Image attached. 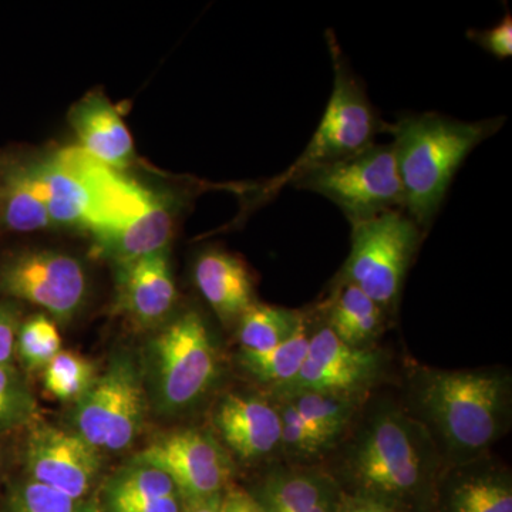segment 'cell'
<instances>
[{
	"label": "cell",
	"instance_id": "obj_2",
	"mask_svg": "<svg viewBox=\"0 0 512 512\" xmlns=\"http://www.w3.org/2000/svg\"><path fill=\"white\" fill-rule=\"evenodd\" d=\"M340 473L369 503L400 501L426 491L444 466L429 431L412 414L380 403L363 416L338 457Z\"/></svg>",
	"mask_w": 512,
	"mask_h": 512
},
{
	"label": "cell",
	"instance_id": "obj_18",
	"mask_svg": "<svg viewBox=\"0 0 512 512\" xmlns=\"http://www.w3.org/2000/svg\"><path fill=\"white\" fill-rule=\"evenodd\" d=\"M194 281L222 322L237 323L255 301L254 279L247 265L221 249H208L194 265Z\"/></svg>",
	"mask_w": 512,
	"mask_h": 512
},
{
	"label": "cell",
	"instance_id": "obj_23",
	"mask_svg": "<svg viewBox=\"0 0 512 512\" xmlns=\"http://www.w3.org/2000/svg\"><path fill=\"white\" fill-rule=\"evenodd\" d=\"M237 325L242 353H264L295 336L306 320L302 312L254 302Z\"/></svg>",
	"mask_w": 512,
	"mask_h": 512
},
{
	"label": "cell",
	"instance_id": "obj_21",
	"mask_svg": "<svg viewBox=\"0 0 512 512\" xmlns=\"http://www.w3.org/2000/svg\"><path fill=\"white\" fill-rule=\"evenodd\" d=\"M386 312L362 289L339 279L325 305V325L346 345L370 348L379 338Z\"/></svg>",
	"mask_w": 512,
	"mask_h": 512
},
{
	"label": "cell",
	"instance_id": "obj_37",
	"mask_svg": "<svg viewBox=\"0 0 512 512\" xmlns=\"http://www.w3.org/2000/svg\"><path fill=\"white\" fill-rule=\"evenodd\" d=\"M342 512H389L386 508L380 507V505L369 503V501H359V503H352L345 505Z\"/></svg>",
	"mask_w": 512,
	"mask_h": 512
},
{
	"label": "cell",
	"instance_id": "obj_1",
	"mask_svg": "<svg viewBox=\"0 0 512 512\" xmlns=\"http://www.w3.org/2000/svg\"><path fill=\"white\" fill-rule=\"evenodd\" d=\"M409 413L429 431L446 466L477 460L510 426V376L500 370H416Z\"/></svg>",
	"mask_w": 512,
	"mask_h": 512
},
{
	"label": "cell",
	"instance_id": "obj_6",
	"mask_svg": "<svg viewBox=\"0 0 512 512\" xmlns=\"http://www.w3.org/2000/svg\"><path fill=\"white\" fill-rule=\"evenodd\" d=\"M423 235L399 210L352 225V249L339 279L362 289L386 315L392 313Z\"/></svg>",
	"mask_w": 512,
	"mask_h": 512
},
{
	"label": "cell",
	"instance_id": "obj_9",
	"mask_svg": "<svg viewBox=\"0 0 512 512\" xmlns=\"http://www.w3.org/2000/svg\"><path fill=\"white\" fill-rule=\"evenodd\" d=\"M146 417L143 376L130 356H117L74 407V431L97 450H126Z\"/></svg>",
	"mask_w": 512,
	"mask_h": 512
},
{
	"label": "cell",
	"instance_id": "obj_3",
	"mask_svg": "<svg viewBox=\"0 0 512 512\" xmlns=\"http://www.w3.org/2000/svg\"><path fill=\"white\" fill-rule=\"evenodd\" d=\"M505 119L461 121L436 113L406 116L390 127L403 185V211L426 232L458 168Z\"/></svg>",
	"mask_w": 512,
	"mask_h": 512
},
{
	"label": "cell",
	"instance_id": "obj_7",
	"mask_svg": "<svg viewBox=\"0 0 512 512\" xmlns=\"http://www.w3.org/2000/svg\"><path fill=\"white\" fill-rule=\"evenodd\" d=\"M292 185L328 198L350 225L386 212L403 211V185L392 143L372 144L353 156L302 175Z\"/></svg>",
	"mask_w": 512,
	"mask_h": 512
},
{
	"label": "cell",
	"instance_id": "obj_24",
	"mask_svg": "<svg viewBox=\"0 0 512 512\" xmlns=\"http://www.w3.org/2000/svg\"><path fill=\"white\" fill-rule=\"evenodd\" d=\"M175 495L183 494L168 474L136 460L117 471L104 488L107 511Z\"/></svg>",
	"mask_w": 512,
	"mask_h": 512
},
{
	"label": "cell",
	"instance_id": "obj_33",
	"mask_svg": "<svg viewBox=\"0 0 512 512\" xmlns=\"http://www.w3.org/2000/svg\"><path fill=\"white\" fill-rule=\"evenodd\" d=\"M19 326L18 308L12 303L0 302V366L12 365Z\"/></svg>",
	"mask_w": 512,
	"mask_h": 512
},
{
	"label": "cell",
	"instance_id": "obj_5",
	"mask_svg": "<svg viewBox=\"0 0 512 512\" xmlns=\"http://www.w3.org/2000/svg\"><path fill=\"white\" fill-rule=\"evenodd\" d=\"M330 55L335 69L332 94L315 134L295 163L272 180L268 192H278L316 168L336 163L376 143L383 123L367 99L365 87L352 72L332 33L328 32Z\"/></svg>",
	"mask_w": 512,
	"mask_h": 512
},
{
	"label": "cell",
	"instance_id": "obj_13",
	"mask_svg": "<svg viewBox=\"0 0 512 512\" xmlns=\"http://www.w3.org/2000/svg\"><path fill=\"white\" fill-rule=\"evenodd\" d=\"M26 467L30 480L84 500L99 477L100 454L76 431L45 424L30 433Z\"/></svg>",
	"mask_w": 512,
	"mask_h": 512
},
{
	"label": "cell",
	"instance_id": "obj_27",
	"mask_svg": "<svg viewBox=\"0 0 512 512\" xmlns=\"http://www.w3.org/2000/svg\"><path fill=\"white\" fill-rule=\"evenodd\" d=\"M96 377L92 362L64 350L43 369L45 389L62 402H79Z\"/></svg>",
	"mask_w": 512,
	"mask_h": 512
},
{
	"label": "cell",
	"instance_id": "obj_10",
	"mask_svg": "<svg viewBox=\"0 0 512 512\" xmlns=\"http://www.w3.org/2000/svg\"><path fill=\"white\" fill-rule=\"evenodd\" d=\"M89 292L86 268L76 256L55 249H28L3 259L0 293L45 309L59 322H69L82 309Z\"/></svg>",
	"mask_w": 512,
	"mask_h": 512
},
{
	"label": "cell",
	"instance_id": "obj_19",
	"mask_svg": "<svg viewBox=\"0 0 512 512\" xmlns=\"http://www.w3.org/2000/svg\"><path fill=\"white\" fill-rule=\"evenodd\" d=\"M52 227L28 154L0 151V229L25 234Z\"/></svg>",
	"mask_w": 512,
	"mask_h": 512
},
{
	"label": "cell",
	"instance_id": "obj_36",
	"mask_svg": "<svg viewBox=\"0 0 512 512\" xmlns=\"http://www.w3.org/2000/svg\"><path fill=\"white\" fill-rule=\"evenodd\" d=\"M183 512H222V495L208 500L185 501Z\"/></svg>",
	"mask_w": 512,
	"mask_h": 512
},
{
	"label": "cell",
	"instance_id": "obj_16",
	"mask_svg": "<svg viewBox=\"0 0 512 512\" xmlns=\"http://www.w3.org/2000/svg\"><path fill=\"white\" fill-rule=\"evenodd\" d=\"M214 421L222 440L242 460L268 457L281 448V414L261 397L228 394L218 404Z\"/></svg>",
	"mask_w": 512,
	"mask_h": 512
},
{
	"label": "cell",
	"instance_id": "obj_38",
	"mask_svg": "<svg viewBox=\"0 0 512 512\" xmlns=\"http://www.w3.org/2000/svg\"><path fill=\"white\" fill-rule=\"evenodd\" d=\"M309 512H333L332 501H329V503L320 504L318 507L313 508V510Z\"/></svg>",
	"mask_w": 512,
	"mask_h": 512
},
{
	"label": "cell",
	"instance_id": "obj_11",
	"mask_svg": "<svg viewBox=\"0 0 512 512\" xmlns=\"http://www.w3.org/2000/svg\"><path fill=\"white\" fill-rule=\"evenodd\" d=\"M171 477L185 501L218 497L231 477V460L211 434L183 430L167 434L136 458Z\"/></svg>",
	"mask_w": 512,
	"mask_h": 512
},
{
	"label": "cell",
	"instance_id": "obj_34",
	"mask_svg": "<svg viewBox=\"0 0 512 512\" xmlns=\"http://www.w3.org/2000/svg\"><path fill=\"white\" fill-rule=\"evenodd\" d=\"M184 507L183 495H175V497L161 498V500L148 501V503L114 508V510L107 512H183Z\"/></svg>",
	"mask_w": 512,
	"mask_h": 512
},
{
	"label": "cell",
	"instance_id": "obj_15",
	"mask_svg": "<svg viewBox=\"0 0 512 512\" xmlns=\"http://www.w3.org/2000/svg\"><path fill=\"white\" fill-rule=\"evenodd\" d=\"M117 305L134 322H163L177 302V288L167 249L116 264Z\"/></svg>",
	"mask_w": 512,
	"mask_h": 512
},
{
	"label": "cell",
	"instance_id": "obj_31",
	"mask_svg": "<svg viewBox=\"0 0 512 512\" xmlns=\"http://www.w3.org/2000/svg\"><path fill=\"white\" fill-rule=\"evenodd\" d=\"M5 512H92V508L29 478L12 491Z\"/></svg>",
	"mask_w": 512,
	"mask_h": 512
},
{
	"label": "cell",
	"instance_id": "obj_4",
	"mask_svg": "<svg viewBox=\"0 0 512 512\" xmlns=\"http://www.w3.org/2000/svg\"><path fill=\"white\" fill-rule=\"evenodd\" d=\"M67 150L92 188L94 224L89 235L97 254L120 264L168 248L175 222L170 198L97 163L82 148Z\"/></svg>",
	"mask_w": 512,
	"mask_h": 512
},
{
	"label": "cell",
	"instance_id": "obj_26",
	"mask_svg": "<svg viewBox=\"0 0 512 512\" xmlns=\"http://www.w3.org/2000/svg\"><path fill=\"white\" fill-rule=\"evenodd\" d=\"M308 326L276 348L264 353H242L241 362L245 369L259 382L274 384L282 390L295 379L305 362L309 348Z\"/></svg>",
	"mask_w": 512,
	"mask_h": 512
},
{
	"label": "cell",
	"instance_id": "obj_29",
	"mask_svg": "<svg viewBox=\"0 0 512 512\" xmlns=\"http://www.w3.org/2000/svg\"><path fill=\"white\" fill-rule=\"evenodd\" d=\"M278 410L282 423L281 448L289 457L309 460L335 446V440L303 419L291 403L284 400Z\"/></svg>",
	"mask_w": 512,
	"mask_h": 512
},
{
	"label": "cell",
	"instance_id": "obj_8",
	"mask_svg": "<svg viewBox=\"0 0 512 512\" xmlns=\"http://www.w3.org/2000/svg\"><path fill=\"white\" fill-rule=\"evenodd\" d=\"M150 372L164 412H183L210 390L218 375V356L200 313H181L158 333L150 346Z\"/></svg>",
	"mask_w": 512,
	"mask_h": 512
},
{
	"label": "cell",
	"instance_id": "obj_17",
	"mask_svg": "<svg viewBox=\"0 0 512 512\" xmlns=\"http://www.w3.org/2000/svg\"><path fill=\"white\" fill-rule=\"evenodd\" d=\"M77 140L97 163L123 171L134 160L133 138L119 111L99 93L87 94L70 110Z\"/></svg>",
	"mask_w": 512,
	"mask_h": 512
},
{
	"label": "cell",
	"instance_id": "obj_28",
	"mask_svg": "<svg viewBox=\"0 0 512 512\" xmlns=\"http://www.w3.org/2000/svg\"><path fill=\"white\" fill-rule=\"evenodd\" d=\"M16 350L30 369H45L62 352L56 323L46 315H35L20 323Z\"/></svg>",
	"mask_w": 512,
	"mask_h": 512
},
{
	"label": "cell",
	"instance_id": "obj_25",
	"mask_svg": "<svg viewBox=\"0 0 512 512\" xmlns=\"http://www.w3.org/2000/svg\"><path fill=\"white\" fill-rule=\"evenodd\" d=\"M281 394H284V400L291 403L303 419L335 441L346 433L359 407L357 397L342 396V394L312 392V390Z\"/></svg>",
	"mask_w": 512,
	"mask_h": 512
},
{
	"label": "cell",
	"instance_id": "obj_22",
	"mask_svg": "<svg viewBox=\"0 0 512 512\" xmlns=\"http://www.w3.org/2000/svg\"><path fill=\"white\" fill-rule=\"evenodd\" d=\"M333 484L316 471L288 470L265 481L259 505L266 512H309L332 501Z\"/></svg>",
	"mask_w": 512,
	"mask_h": 512
},
{
	"label": "cell",
	"instance_id": "obj_14",
	"mask_svg": "<svg viewBox=\"0 0 512 512\" xmlns=\"http://www.w3.org/2000/svg\"><path fill=\"white\" fill-rule=\"evenodd\" d=\"M28 158L53 227L57 225L89 234L94 224L93 192L70 158L69 150L28 154Z\"/></svg>",
	"mask_w": 512,
	"mask_h": 512
},
{
	"label": "cell",
	"instance_id": "obj_20",
	"mask_svg": "<svg viewBox=\"0 0 512 512\" xmlns=\"http://www.w3.org/2000/svg\"><path fill=\"white\" fill-rule=\"evenodd\" d=\"M448 512H512V487L507 471L480 457L448 471Z\"/></svg>",
	"mask_w": 512,
	"mask_h": 512
},
{
	"label": "cell",
	"instance_id": "obj_30",
	"mask_svg": "<svg viewBox=\"0 0 512 512\" xmlns=\"http://www.w3.org/2000/svg\"><path fill=\"white\" fill-rule=\"evenodd\" d=\"M36 416V400L12 365L0 366V431L25 426Z\"/></svg>",
	"mask_w": 512,
	"mask_h": 512
},
{
	"label": "cell",
	"instance_id": "obj_12",
	"mask_svg": "<svg viewBox=\"0 0 512 512\" xmlns=\"http://www.w3.org/2000/svg\"><path fill=\"white\" fill-rule=\"evenodd\" d=\"M382 363L376 350L346 345L323 325L309 336L308 353L298 375L279 393L312 390L360 399L380 376Z\"/></svg>",
	"mask_w": 512,
	"mask_h": 512
},
{
	"label": "cell",
	"instance_id": "obj_35",
	"mask_svg": "<svg viewBox=\"0 0 512 512\" xmlns=\"http://www.w3.org/2000/svg\"><path fill=\"white\" fill-rule=\"evenodd\" d=\"M222 512H266L251 495L242 491H229L222 497Z\"/></svg>",
	"mask_w": 512,
	"mask_h": 512
},
{
	"label": "cell",
	"instance_id": "obj_32",
	"mask_svg": "<svg viewBox=\"0 0 512 512\" xmlns=\"http://www.w3.org/2000/svg\"><path fill=\"white\" fill-rule=\"evenodd\" d=\"M468 39L476 43L485 52L505 60L512 55V19L510 13L504 16L498 25L490 29H471L467 33Z\"/></svg>",
	"mask_w": 512,
	"mask_h": 512
}]
</instances>
